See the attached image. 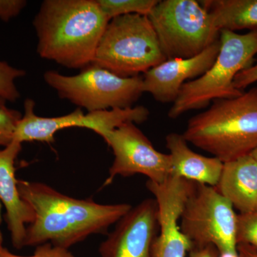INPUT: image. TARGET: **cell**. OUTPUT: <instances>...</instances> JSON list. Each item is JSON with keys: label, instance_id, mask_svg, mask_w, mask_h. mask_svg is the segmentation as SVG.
<instances>
[{"label": "cell", "instance_id": "1", "mask_svg": "<svg viewBox=\"0 0 257 257\" xmlns=\"http://www.w3.org/2000/svg\"><path fill=\"white\" fill-rule=\"evenodd\" d=\"M24 200L35 211L27 228L25 246L50 243L68 248L92 234H105L133 208L126 203L101 204L92 199H76L42 182L18 180Z\"/></svg>", "mask_w": 257, "mask_h": 257}, {"label": "cell", "instance_id": "2", "mask_svg": "<svg viewBox=\"0 0 257 257\" xmlns=\"http://www.w3.org/2000/svg\"><path fill=\"white\" fill-rule=\"evenodd\" d=\"M109 21L97 0H45L33 20L37 53L67 68H85Z\"/></svg>", "mask_w": 257, "mask_h": 257}, {"label": "cell", "instance_id": "3", "mask_svg": "<svg viewBox=\"0 0 257 257\" xmlns=\"http://www.w3.org/2000/svg\"><path fill=\"white\" fill-rule=\"evenodd\" d=\"M182 135L223 163L250 155L257 147V87L212 101L189 119Z\"/></svg>", "mask_w": 257, "mask_h": 257}, {"label": "cell", "instance_id": "4", "mask_svg": "<svg viewBox=\"0 0 257 257\" xmlns=\"http://www.w3.org/2000/svg\"><path fill=\"white\" fill-rule=\"evenodd\" d=\"M219 40L220 50L216 60L203 75L184 84L169 110L170 119L243 92L234 87V80L241 71L249 67L257 55V30L246 34L224 30L220 32Z\"/></svg>", "mask_w": 257, "mask_h": 257}, {"label": "cell", "instance_id": "5", "mask_svg": "<svg viewBox=\"0 0 257 257\" xmlns=\"http://www.w3.org/2000/svg\"><path fill=\"white\" fill-rule=\"evenodd\" d=\"M167 60L148 17L127 15L111 19L92 64L119 77H138Z\"/></svg>", "mask_w": 257, "mask_h": 257}, {"label": "cell", "instance_id": "6", "mask_svg": "<svg viewBox=\"0 0 257 257\" xmlns=\"http://www.w3.org/2000/svg\"><path fill=\"white\" fill-rule=\"evenodd\" d=\"M147 17L167 60L195 57L220 37L210 13L196 0H159Z\"/></svg>", "mask_w": 257, "mask_h": 257}, {"label": "cell", "instance_id": "7", "mask_svg": "<svg viewBox=\"0 0 257 257\" xmlns=\"http://www.w3.org/2000/svg\"><path fill=\"white\" fill-rule=\"evenodd\" d=\"M44 79L61 99L87 112L133 107L144 93L140 76L119 77L94 64L74 76L47 71Z\"/></svg>", "mask_w": 257, "mask_h": 257}, {"label": "cell", "instance_id": "8", "mask_svg": "<svg viewBox=\"0 0 257 257\" xmlns=\"http://www.w3.org/2000/svg\"><path fill=\"white\" fill-rule=\"evenodd\" d=\"M237 214L215 187L195 183L180 218L181 231L193 246L214 245L219 254H238Z\"/></svg>", "mask_w": 257, "mask_h": 257}, {"label": "cell", "instance_id": "9", "mask_svg": "<svg viewBox=\"0 0 257 257\" xmlns=\"http://www.w3.org/2000/svg\"><path fill=\"white\" fill-rule=\"evenodd\" d=\"M101 138L110 147L114 157L104 186L110 184L117 176L143 175L148 181L157 184L163 183L170 177V154L157 151L135 123H125Z\"/></svg>", "mask_w": 257, "mask_h": 257}, {"label": "cell", "instance_id": "10", "mask_svg": "<svg viewBox=\"0 0 257 257\" xmlns=\"http://www.w3.org/2000/svg\"><path fill=\"white\" fill-rule=\"evenodd\" d=\"M194 184L172 176L163 183L147 181V188L158 205L160 231L152 246V257H185L193 248L190 240L181 231L179 221Z\"/></svg>", "mask_w": 257, "mask_h": 257}, {"label": "cell", "instance_id": "11", "mask_svg": "<svg viewBox=\"0 0 257 257\" xmlns=\"http://www.w3.org/2000/svg\"><path fill=\"white\" fill-rule=\"evenodd\" d=\"M160 229L158 205L146 199L132 208L99 246L101 257H152V246Z\"/></svg>", "mask_w": 257, "mask_h": 257}, {"label": "cell", "instance_id": "12", "mask_svg": "<svg viewBox=\"0 0 257 257\" xmlns=\"http://www.w3.org/2000/svg\"><path fill=\"white\" fill-rule=\"evenodd\" d=\"M220 46L219 40L195 57L166 60L147 71L142 77L144 93H150L160 102L173 104L185 83L199 78L210 68Z\"/></svg>", "mask_w": 257, "mask_h": 257}, {"label": "cell", "instance_id": "13", "mask_svg": "<svg viewBox=\"0 0 257 257\" xmlns=\"http://www.w3.org/2000/svg\"><path fill=\"white\" fill-rule=\"evenodd\" d=\"M21 150L22 143L15 140L0 150V201L6 209L12 242L18 249L25 246L27 225L32 224L35 218L33 208L20 195L15 176V160Z\"/></svg>", "mask_w": 257, "mask_h": 257}, {"label": "cell", "instance_id": "14", "mask_svg": "<svg viewBox=\"0 0 257 257\" xmlns=\"http://www.w3.org/2000/svg\"><path fill=\"white\" fill-rule=\"evenodd\" d=\"M166 147L172 160L170 176L211 187L217 185L224 166L220 160L196 153L179 133L166 136Z\"/></svg>", "mask_w": 257, "mask_h": 257}, {"label": "cell", "instance_id": "15", "mask_svg": "<svg viewBox=\"0 0 257 257\" xmlns=\"http://www.w3.org/2000/svg\"><path fill=\"white\" fill-rule=\"evenodd\" d=\"M215 188L240 214L256 210V161L248 155L225 162Z\"/></svg>", "mask_w": 257, "mask_h": 257}, {"label": "cell", "instance_id": "16", "mask_svg": "<svg viewBox=\"0 0 257 257\" xmlns=\"http://www.w3.org/2000/svg\"><path fill=\"white\" fill-rule=\"evenodd\" d=\"M25 113L15 130L14 140L23 144L25 142L54 141L55 134L60 130L72 127H84L85 113L80 108L68 114L55 117H44L35 114V102L27 99L24 104Z\"/></svg>", "mask_w": 257, "mask_h": 257}, {"label": "cell", "instance_id": "17", "mask_svg": "<svg viewBox=\"0 0 257 257\" xmlns=\"http://www.w3.org/2000/svg\"><path fill=\"white\" fill-rule=\"evenodd\" d=\"M219 32L257 30V0L201 1Z\"/></svg>", "mask_w": 257, "mask_h": 257}, {"label": "cell", "instance_id": "18", "mask_svg": "<svg viewBox=\"0 0 257 257\" xmlns=\"http://www.w3.org/2000/svg\"><path fill=\"white\" fill-rule=\"evenodd\" d=\"M101 10L111 19L127 15L148 16L159 0H97Z\"/></svg>", "mask_w": 257, "mask_h": 257}, {"label": "cell", "instance_id": "19", "mask_svg": "<svg viewBox=\"0 0 257 257\" xmlns=\"http://www.w3.org/2000/svg\"><path fill=\"white\" fill-rule=\"evenodd\" d=\"M26 75V71L15 68L5 61H0V98L15 102L20 96L15 80Z\"/></svg>", "mask_w": 257, "mask_h": 257}, {"label": "cell", "instance_id": "20", "mask_svg": "<svg viewBox=\"0 0 257 257\" xmlns=\"http://www.w3.org/2000/svg\"><path fill=\"white\" fill-rule=\"evenodd\" d=\"M236 242L250 245L257 251V209L238 214Z\"/></svg>", "mask_w": 257, "mask_h": 257}, {"label": "cell", "instance_id": "21", "mask_svg": "<svg viewBox=\"0 0 257 257\" xmlns=\"http://www.w3.org/2000/svg\"><path fill=\"white\" fill-rule=\"evenodd\" d=\"M23 114L6 106L0 108V146L7 147L14 140L17 125Z\"/></svg>", "mask_w": 257, "mask_h": 257}, {"label": "cell", "instance_id": "22", "mask_svg": "<svg viewBox=\"0 0 257 257\" xmlns=\"http://www.w3.org/2000/svg\"><path fill=\"white\" fill-rule=\"evenodd\" d=\"M0 257H74L67 248L55 246L50 243H43L37 246L35 253L31 256H18L10 252L8 248H0Z\"/></svg>", "mask_w": 257, "mask_h": 257}, {"label": "cell", "instance_id": "23", "mask_svg": "<svg viewBox=\"0 0 257 257\" xmlns=\"http://www.w3.org/2000/svg\"><path fill=\"white\" fill-rule=\"evenodd\" d=\"M26 5L27 2L24 0H0V19L10 21L20 15Z\"/></svg>", "mask_w": 257, "mask_h": 257}, {"label": "cell", "instance_id": "24", "mask_svg": "<svg viewBox=\"0 0 257 257\" xmlns=\"http://www.w3.org/2000/svg\"><path fill=\"white\" fill-rule=\"evenodd\" d=\"M257 82V61L239 72L234 80V87L238 90L244 92V89Z\"/></svg>", "mask_w": 257, "mask_h": 257}, {"label": "cell", "instance_id": "25", "mask_svg": "<svg viewBox=\"0 0 257 257\" xmlns=\"http://www.w3.org/2000/svg\"><path fill=\"white\" fill-rule=\"evenodd\" d=\"M189 257H219L217 248L214 245L204 246H193L189 252Z\"/></svg>", "mask_w": 257, "mask_h": 257}, {"label": "cell", "instance_id": "26", "mask_svg": "<svg viewBox=\"0 0 257 257\" xmlns=\"http://www.w3.org/2000/svg\"><path fill=\"white\" fill-rule=\"evenodd\" d=\"M237 251L239 257H257L256 250L246 243L237 244Z\"/></svg>", "mask_w": 257, "mask_h": 257}, {"label": "cell", "instance_id": "27", "mask_svg": "<svg viewBox=\"0 0 257 257\" xmlns=\"http://www.w3.org/2000/svg\"><path fill=\"white\" fill-rule=\"evenodd\" d=\"M250 155H251V156L257 162V147Z\"/></svg>", "mask_w": 257, "mask_h": 257}, {"label": "cell", "instance_id": "28", "mask_svg": "<svg viewBox=\"0 0 257 257\" xmlns=\"http://www.w3.org/2000/svg\"><path fill=\"white\" fill-rule=\"evenodd\" d=\"M5 104H6V101L3 100V99L0 98V108L5 106Z\"/></svg>", "mask_w": 257, "mask_h": 257}, {"label": "cell", "instance_id": "29", "mask_svg": "<svg viewBox=\"0 0 257 257\" xmlns=\"http://www.w3.org/2000/svg\"><path fill=\"white\" fill-rule=\"evenodd\" d=\"M3 234H2L1 231H0V248H1L2 246H3Z\"/></svg>", "mask_w": 257, "mask_h": 257}, {"label": "cell", "instance_id": "30", "mask_svg": "<svg viewBox=\"0 0 257 257\" xmlns=\"http://www.w3.org/2000/svg\"><path fill=\"white\" fill-rule=\"evenodd\" d=\"M1 201H0V224H1L2 222V215H1V209H2V205H1Z\"/></svg>", "mask_w": 257, "mask_h": 257}]
</instances>
